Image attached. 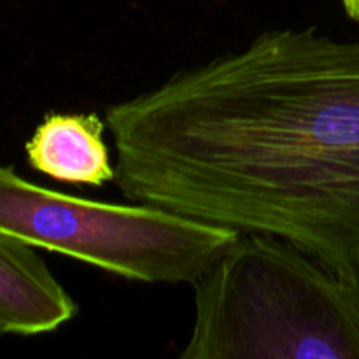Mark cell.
I'll return each mask as SVG.
<instances>
[{
    "instance_id": "1",
    "label": "cell",
    "mask_w": 359,
    "mask_h": 359,
    "mask_svg": "<svg viewBox=\"0 0 359 359\" xmlns=\"http://www.w3.org/2000/svg\"><path fill=\"white\" fill-rule=\"evenodd\" d=\"M132 202L359 276V41L270 30L105 111Z\"/></svg>"
},
{
    "instance_id": "6",
    "label": "cell",
    "mask_w": 359,
    "mask_h": 359,
    "mask_svg": "<svg viewBox=\"0 0 359 359\" xmlns=\"http://www.w3.org/2000/svg\"><path fill=\"white\" fill-rule=\"evenodd\" d=\"M342 6L354 21H359V0H342Z\"/></svg>"
},
{
    "instance_id": "2",
    "label": "cell",
    "mask_w": 359,
    "mask_h": 359,
    "mask_svg": "<svg viewBox=\"0 0 359 359\" xmlns=\"http://www.w3.org/2000/svg\"><path fill=\"white\" fill-rule=\"evenodd\" d=\"M359 359V276L298 245L241 233L195 283L181 359Z\"/></svg>"
},
{
    "instance_id": "3",
    "label": "cell",
    "mask_w": 359,
    "mask_h": 359,
    "mask_svg": "<svg viewBox=\"0 0 359 359\" xmlns=\"http://www.w3.org/2000/svg\"><path fill=\"white\" fill-rule=\"evenodd\" d=\"M0 233L140 283L195 284L238 231L160 207L79 198L0 165Z\"/></svg>"
},
{
    "instance_id": "4",
    "label": "cell",
    "mask_w": 359,
    "mask_h": 359,
    "mask_svg": "<svg viewBox=\"0 0 359 359\" xmlns=\"http://www.w3.org/2000/svg\"><path fill=\"white\" fill-rule=\"evenodd\" d=\"M77 305L27 242L0 233V335L53 333Z\"/></svg>"
},
{
    "instance_id": "5",
    "label": "cell",
    "mask_w": 359,
    "mask_h": 359,
    "mask_svg": "<svg viewBox=\"0 0 359 359\" xmlns=\"http://www.w3.org/2000/svg\"><path fill=\"white\" fill-rule=\"evenodd\" d=\"M97 114H49L27 144L32 168L67 184L102 186L116 179Z\"/></svg>"
}]
</instances>
